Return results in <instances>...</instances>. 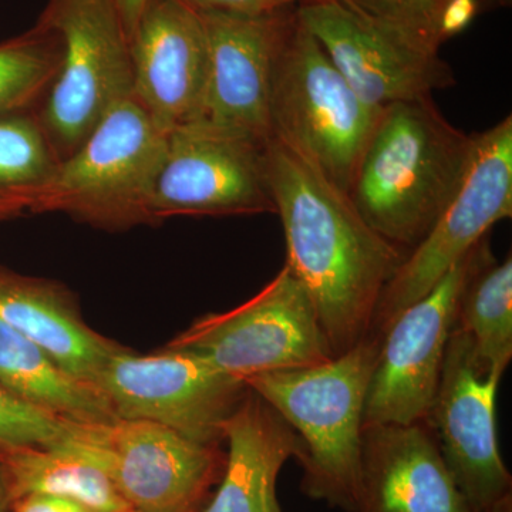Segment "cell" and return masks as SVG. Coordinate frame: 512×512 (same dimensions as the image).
Listing matches in <instances>:
<instances>
[{"instance_id": "ba28073f", "label": "cell", "mask_w": 512, "mask_h": 512, "mask_svg": "<svg viewBox=\"0 0 512 512\" xmlns=\"http://www.w3.org/2000/svg\"><path fill=\"white\" fill-rule=\"evenodd\" d=\"M167 348L204 357L242 382L335 357L311 295L285 265L249 301L195 320Z\"/></svg>"}, {"instance_id": "ac0fdd59", "label": "cell", "mask_w": 512, "mask_h": 512, "mask_svg": "<svg viewBox=\"0 0 512 512\" xmlns=\"http://www.w3.org/2000/svg\"><path fill=\"white\" fill-rule=\"evenodd\" d=\"M0 320L92 389L107 360L123 349L87 325L66 286L5 268H0Z\"/></svg>"}, {"instance_id": "f546056e", "label": "cell", "mask_w": 512, "mask_h": 512, "mask_svg": "<svg viewBox=\"0 0 512 512\" xmlns=\"http://www.w3.org/2000/svg\"><path fill=\"white\" fill-rule=\"evenodd\" d=\"M26 214H30L28 202L0 198V222L15 220Z\"/></svg>"}, {"instance_id": "4fadbf2b", "label": "cell", "mask_w": 512, "mask_h": 512, "mask_svg": "<svg viewBox=\"0 0 512 512\" xmlns=\"http://www.w3.org/2000/svg\"><path fill=\"white\" fill-rule=\"evenodd\" d=\"M296 16L352 89L377 109L431 97L456 84L439 50L363 12L349 0H298Z\"/></svg>"}, {"instance_id": "d4e9b609", "label": "cell", "mask_w": 512, "mask_h": 512, "mask_svg": "<svg viewBox=\"0 0 512 512\" xmlns=\"http://www.w3.org/2000/svg\"><path fill=\"white\" fill-rule=\"evenodd\" d=\"M74 421L39 409L0 384V448H56L69 440Z\"/></svg>"}, {"instance_id": "9c48e42d", "label": "cell", "mask_w": 512, "mask_h": 512, "mask_svg": "<svg viewBox=\"0 0 512 512\" xmlns=\"http://www.w3.org/2000/svg\"><path fill=\"white\" fill-rule=\"evenodd\" d=\"M60 447L99 466L134 512H197L225 464L220 444L143 420L73 423Z\"/></svg>"}, {"instance_id": "d6986e66", "label": "cell", "mask_w": 512, "mask_h": 512, "mask_svg": "<svg viewBox=\"0 0 512 512\" xmlns=\"http://www.w3.org/2000/svg\"><path fill=\"white\" fill-rule=\"evenodd\" d=\"M222 436L228 454L221 484L204 512H282L276 483L289 458L303 457L298 433L248 387Z\"/></svg>"}, {"instance_id": "5bb4252c", "label": "cell", "mask_w": 512, "mask_h": 512, "mask_svg": "<svg viewBox=\"0 0 512 512\" xmlns=\"http://www.w3.org/2000/svg\"><path fill=\"white\" fill-rule=\"evenodd\" d=\"M503 375L480 362L467 333L454 326L427 421L457 487L473 512L512 493L498 446V386Z\"/></svg>"}, {"instance_id": "2e32d148", "label": "cell", "mask_w": 512, "mask_h": 512, "mask_svg": "<svg viewBox=\"0 0 512 512\" xmlns=\"http://www.w3.org/2000/svg\"><path fill=\"white\" fill-rule=\"evenodd\" d=\"M133 97L161 130L201 119L208 49L201 12L150 0L130 36Z\"/></svg>"}, {"instance_id": "7c38bea8", "label": "cell", "mask_w": 512, "mask_h": 512, "mask_svg": "<svg viewBox=\"0 0 512 512\" xmlns=\"http://www.w3.org/2000/svg\"><path fill=\"white\" fill-rule=\"evenodd\" d=\"M265 143L192 121L167 134L151 212L171 217L276 214Z\"/></svg>"}, {"instance_id": "30bf717a", "label": "cell", "mask_w": 512, "mask_h": 512, "mask_svg": "<svg viewBox=\"0 0 512 512\" xmlns=\"http://www.w3.org/2000/svg\"><path fill=\"white\" fill-rule=\"evenodd\" d=\"M247 389L204 357L168 348L147 356L123 348L94 383L114 419L151 421L205 444L224 441L222 426Z\"/></svg>"}, {"instance_id": "44dd1931", "label": "cell", "mask_w": 512, "mask_h": 512, "mask_svg": "<svg viewBox=\"0 0 512 512\" xmlns=\"http://www.w3.org/2000/svg\"><path fill=\"white\" fill-rule=\"evenodd\" d=\"M13 498L55 495L94 512H131L109 476L92 461L67 448H0Z\"/></svg>"}, {"instance_id": "277c9868", "label": "cell", "mask_w": 512, "mask_h": 512, "mask_svg": "<svg viewBox=\"0 0 512 512\" xmlns=\"http://www.w3.org/2000/svg\"><path fill=\"white\" fill-rule=\"evenodd\" d=\"M382 113L352 89L291 9L272 74L271 137L349 195Z\"/></svg>"}, {"instance_id": "ffe728a7", "label": "cell", "mask_w": 512, "mask_h": 512, "mask_svg": "<svg viewBox=\"0 0 512 512\" xmlns=\"http://www.w3.org/2000/svg\"><path fill=\"white\" fill-rule=\"evenodd\" d=\"M0 384L39 409L74 423H106L113 413L96 390L64 372L45 350L0 320Z\"/></svg>"}, {"instance_id": "4316f807", "label": "cell", "mask_w": 512, "mask_h": 512, "mask_svg": "<svg viewBox=\"0 0 512 512\" xmlns=\"http://www.w3.org/2000/svg\"><path fill=\"white\" fill-rule=\"evenodd\" d=\"M198 12L239 13V15H262L288 8L292 0H181Z\"/></svg>"}, {"instance_id": "7402d4cb", "label": "cell", "mask_w": 512, "mask_h": 512, "mask_svg": "<svg viewBox=\"0 0 512 512\" xmlns=\"http://www.w3.org/2000/svg\"><path fill=\"white\" fill-rule=\"evenodd\" d=\"M456 326L480 362L504 376L512 359V259L491 258L474 272L458 302Z\"/></svg>"}, {"instance_id": "603a6c76", "label": "cell", "mask_w": 512, "mask_h": 512, "mask_svg": "<svg viewBox=\"0 0 512 512\" xmlns=\"http://www.w3.org/2000/svg\"><path fill=\"white\" fill-rule=\"evenodd\" d=\"M62 62L59 36L37 22L23 35L0 43V114L36 111Z\"/></svg>"}, {"instance_id": "83f0119b", "label": "cell", "mask_w": 512, "mask_h": 512, "mask_svg": "<svg viewBox=\"0 0 512 512\" xmlns=\"http://www.w3.org/2000/svg\"><path fill=\"white\" fill-rule=\"evenodd\" d=\"M12 512H94L86 505L55 495L32 494L13 501Z\"/></svg>"}, {"instance_id": "cb8c5ba5", "label": "cell", "mask_w": 512, "mask_h": 512, "mask_svg": "<svg viewBox=\"0 0 512 512\" xmlns=\"http://www.w3.org/2000/svg\"><path fill=\"white\" fill-rule=\"evenodd\" d=\"M59 163L36 111L0 114V198L28 202L30 212Z\"/></svg>"}, {"instance_id": "836d02e7", "label": "cell", "mask_w": 512, "mask_h": 512, "mask_svg": "<svg viewBox=\"0 0 512 512\" xmlns=\"http://www.w3.org/2000/svg\"><path fill=\"white\" fill-rule=\"evenodd\" d=\"M131 512H134V511H131Z\"/></svg>"}, {"instance_id": "e0dca14e", "label": "cell", "mask_w": 512, "mask_h": 512, "mask_svg": "<svg viewBox=\"0 0 512 512\" xmlns=\"http://www.w3.org/2000/svg\"><path fill=\"white\" fill-rule=\"evenodd\" d=\"M355 512H473L427 420L366 423Z\"/></svg>"}, {"instance_id": "3957f363", "label": "cell", "mask_w": 512, "mask_h": 512, "mask_svg": "<svg viewBox=\"0 0 512 512\" xmlns=\"http://www.w3.org/2000/svg\"><path fill=\"white\" fill-rule=\"evenodd\" d=\"M382 336L369 335L320 365L245 379L302 441V491L355 512L367 392Z\"/></svg>"}, {"instance_id": "7a4b0ae2", "label": "cell", "mask_w": 512, "mask_h": 512, "mask_svg": "<svg viewBox=\"0 0 512 512\" xmlns=\"http://www.w3.org/2000/svg\"><path fill=\"white\" fill-rule=\"evenodd\" d=\"M471 141L431 97L390 104L367 143L350 200L370 227L407 254L456 191Z\"/></svg>"}, {"instance_id": "4dcf8cb0", "label": "cell", "mask_w": 512, "mask_h": 512, "mask_svg": "<svg viewBox=\"0 0 512 512\" xmlns=\"http://www.w3.org/2000/svg\"><path fill=\"white\" fill-rule=\"evenodd\" d=\"M13 498L12 487L5 468L0 464V512H12Z\"/></svg>"}, {"instance_id": "5b68a950", "label": "cell", "mask_w": 512, "mask_h": 512, "mask_svg": "<svg viewBox=\"0 0 512 512\" xmlns=\"http://www.w3.org/2000/svg\"><path fill=\"white\" fill-rule=\"evenodd\" d=\"M167 134L133 96L111 107L33 200L30 214H64L104 231L156 225L154 187Z\"/></svg>"}, {"instance_id": "6da1fadb", "label": "cell", "mask_w": 512, "mask_h": 512, "mask_svg": "<svg viewBox=\"0 0 512 512\" xmlns=\"http://www.w3.org/2000/svg\"><path fill=\"white\" fill-rule=\"evenodd\" d=\"M265 161L284 225L285 266L311 295L333 356L342 355L370 335L380 296L406 252L281 141L266 140Z\"/></svg>"}, {"instance_id": "f1b7e54d", "label": "cell", "mask_w": 512, "mask_h": 512, "mask_svg": "<svg viewBox=\"0 0 512 512\" xmlns=\"http://www.w3.org/2000/svg\"><path fill=\"white\" fill-rule=\"evenodd\" d=\"M113 2L119 10L124 29H126L128 39H130L131 33L136 29L138 20H140L150 0H113Z\"/></svg>"}, {"instance_id": "8fae6325", "label": "cell", "mask_w": 512, "mask_h": 512, "mask_svg": "<svg viewBox=\"0 0 512 512\" xmlns=\"http://www.w3.org/2000/svg\"><path fill=\"white\" fill-rule=\"evenodd\" d=\"M491 258L487 235L429 293L387 326L367 392L365 424L427 419L439 389L461 293L474 272Z\"/></svg>"}, {"instance_id": "1f68e13d", "label": "cell", "mask_w": 512, "mask_h": 512, "mask_svg": "<svg viewBox=\"0 0 512 512\" xmlns=\"http://www.w3.org/2000/svg\"><path fill=\"white\" fill-rule=\"evenodd\" d=\"M481 512H512V493L504 495Z\"/></svg>"}, {"instance_id": "8992f818", "label": "cell", "mask_w": 512, "mask_h": 512, "mask_svg": "<svg viewBox=\"0 0 512 512\" xmlns=\"http://www.w3.org/2000/svg\"><path fill=\"white\" fill-rule=\"evenodd\" d=\"M37 22L62 43L59 72L36 114L63 160L133 96L130 39L113 0H49Z\"/></svg>"}, {"instance_id": "52a82bcc", "label": "cell", "mask_w": 512, "mask_h": 512, "mask_svg": "<svg viewBox=\"0 0 512 512\" xmlns=\"http://www.w3.org/2000/svg\"><path fill=\"white\" fill-rule=\"evenodd\" d=\"M511 215L512 116H507L473 134L456 191L384 288L370 335L382 336L399 313L429 293L497 222Z\"/></svg>"}, {"instance_id": "d6a6232c", "label": "cell", "mask_w": 512, "mask_h": 512, "mask_svg": "<svg viewBox=\"0 0 512 512\" xmlns=\"http://www.w3.org/2000/svg\"><path fill=\"white\" fill-rule=\"evenodd\" d=\"M293 3L298 2V0H292Z\"/></svg>"}, {"instance_id": "9a60e30c", "label": "cell", "mask_w": 512, "mask_h": 512, "mask_svg": "<svg viewBox=\"0 0 512 512\" xmlns=\"http://www.w3.org/2000/svg\"><path fill=\"white\" fill-rule=\"evenodd\" d=\"M291 6L262 15L201 12L208 73L198 121L261 143L271 137L272 74Z\"/></svg>"}, {"instance_id": "484cf974", "label": "cell", "mask_w": 512, "mask_h": 512, "mask_svg": "<svg viewBox=\"0 0 512 512\" xmlns=\"http://www.w3.org/2000/svg\"><path fill=\"white\" fill-rule=\"evenodd\" d=\"M356 8L389 23L402 32L440 50L436 25L441 10L450 0H349ZM494 5L507 0H491Z\"/></svg>"}]
</instances>
